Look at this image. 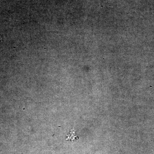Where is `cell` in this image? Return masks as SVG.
<instances>
[{"mask_svg": "<svg viewBox=\"0 0 154 154\" xmlns=\"http://www.w3.org/2000/svg\"><path fill=\"white\" fill-rule=\"evenodd\" d=\"M78 139H79V138H78L75 133L74 128H73V129L71 130L69 134L67 135L66 140L73 141L75 140Z\"/></svg>", "mask_w": 154, "mask_h": 154, "instance_id": "6da1fadb", "label": "cell"}]
</instances>
